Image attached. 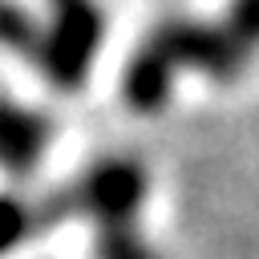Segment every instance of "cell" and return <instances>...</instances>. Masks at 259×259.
I'll list each match as a JSON object with an SVG mask.
<instances>
[{
	"mask_svg": "<svg viewBox=\"0 0 259 259\" xmlns=\"http://www.w3.org/2000/svg\"><path fill=\"white\" fill-rule=\"evenodd\" d=\"M0 45L16 49V53H28V57H40V28L32 24L28 12H20L8 0H0Z\"/></svg>",
	"mask_w": 259,
	"mask_h": 259,
	"instance_id": "5b68a950",
	"label": "cell"
},
{
	"mask_svg": "<svg viewBox=\"0 0 259 259\" xmlns=\"http://www.w3.org/2000/svg\"><path fill=\"white\" fill-rule=\"evenodd\" d=\"M32 227H36L32 206H24L20 198H0V251H8L20 239H28Z\"/></svg>",
	"mask_w": 259,
	"mask_h": 259,
	"instance_id": "52a82bcc",
	"label": "cell"
},
{
	"mask_svg": "<svg viewBox=\"0 0 259 259\" xmlns=\"http://www.w3.org/2000/svg\"><path fill=\"white\" fill-rule=\"evenodd\" d=\"M146 194V174L138 162H125V158H113V162H101L93 166L77 190H73V206L85 210V214H97L101 227H113V223H130L138 202Z\"/></svg>",
	"mask_w": 259,
	"mask_h": 259,
	"instance_id": "3957f363",
	"label": "cell"
},
{
	"mask_svg": "<svg viewBox=\"0 0 259 259\" xmlns=\"http://www.w3.org/2000/svg\"><path fill=\"white\" fill-rule=\"evenodd\" d=\"M53 28L40 45L45 77L61 89H77L89 77V61L101 45V12L93 0H53Z\"/></svg>",
	"mask_w": 259,
	"mask_h": 259,
	"instance_id": "7a4b0ae2",
	"label": "cell"
},
{
	"mask_svg": "<svg viewBox=\"0 0 259 259\" xmlns=\"http://www.w3.org/2000/svg\"><path fill=\"white\" fill-rule=\"evenodd\" d=\"M97 259H158V255L146 247V239L134 235L130 223H113V227H101Z\"/></svg>",
	"mask_w": 259,
	"mask_h": 259,
	"instance_id": "8992f818",
	"label": "cell"
},
{
	"mask_svg": "<svg viewBox=\"0 0 259 259\" xmlns=\"http://www.w3.org/2000/svg\"><path fill=\"white\" fill-rule=\"evenodd\" d=\"M255 49H259V0H235L231 16L214 28L190 20L162 24L130 61L125 101L138 113H154L166 101L170 77L182 65H198L210 77H235Z\"/></svg>",
	"mask_w": 259,
	"mask_h": 259,
	"instance_id": "6da1fadb",
	"label": "cell"
},
{
	"mask_svg": "<svg viewBox=\"0 0 259 259\" xmlns=\"http://www.w3.org/2000/svg\"><path fill=\"white\" fill-rule=\"evenodd\" d=\"M45 146H49V125L12 101H0V166H8L12 174H28L40 162Z\"/></svg>",
	"mask_w": 259,
	"mask_h": 259,
	"instance_id": "277c9868",
	"label": "cell"
}]
</instances>
